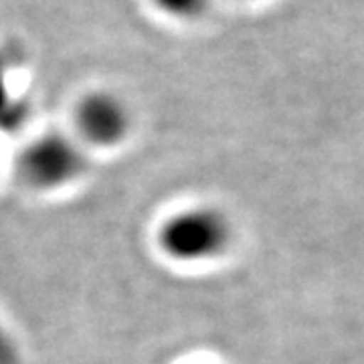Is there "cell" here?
Wrapping results in <instances>:
<instances>
[{
	"mask_svg": "<svg viewBox=\"0 0 364 364\" xmlns=\"http://www.w3.org/2000/svg\"><path fill=\"white\" fill-rule=\"evenodd\" d=\"M158 247L178 263H207L219 259L233 243V225L215 207L181 208L166 217L158 229Z\"/></svg>",
	"mask_w": 364,
	"mask_h": 364,
	"instance_id": "obj_1",
	"label": "cell"
},
{
	"mask_svg": "<svg viewBox=\"0 0 364 364\" xmlns=\"http://www.w3.org/2000/svg\"><path fill=\"white\" fill-rule=\"evenodd\" d=\"M85 170V156L79 144L65 134H43L18 156L21 178L39 191L67 186Z\"/></svg>",
	"mask_w": 364,
	"mask_h": 364,
	"instance_id": "obj_2",
	"label": "cell"
},
{
	"mask_svg": "<svg viewBox=\"0 0 364 364\" xmlns=\"http://www.w3.org/2000/svg\"><path fill=\"white\" fill-rule=\"evenodd\" d=\"M75 124L85 142L97 148H112L130 134L132 116L128 105L116 93L93 91L77 104Z\"/></svg>",
	"mask_w": 364,
	"mask_h": 364,
	"instance_id": "obj_3",
	"label": "cell"
},
{
	"mask_svg": "<svg viewBox=\"0 0 364 364\" xmlns=\"http://www.w3.org/2000/svg\"><path fill=\"white\" fill-rule=\"evenodd\" d=\"M23 117H25V107L11 95L4 77V67L0 65V128L13 130L21 124Z\"/></svg>",
	"mask_w": 364,
	"mask_h": 364,
	"instance_id": "obj_4",
	"label": "cell"
},
{
	"mask_svg": "<svg viewBox=\"0 0 364 364\" xmlns=\"http://www.w3.org/2000/svg\"><path fill=\"white\" fill-rule=\"evenodd\" d=\"M158 11L176 16V18H193L203 14L208 0H152Z\"/></svg>",
	"mask_w": 364,
	"mask_h": 364,
	"instance_id": "obj_5",
	"label": "cell"
},
{
	"mask_svg": "<svg viewBox=\"0 0 364 364\" xmlns=\"http://www.w3.org/2000/svg\"><path fill=\"white\" fill-rule=\"evenodd\" d=\"M21 354L9 328L0 322V364H18Z\"/></svg>",
	"mask_w": 364,
	"mask_h": 364,
	"instance_id": "obj_6",
	"label": "cell"
}]
</instances>
